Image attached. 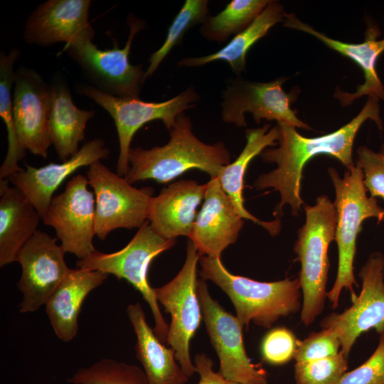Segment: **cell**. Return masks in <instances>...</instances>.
<instances>
[{"mask_svg":"<svg viewBox=\"0 0 384 384\" xmlns=\"http://www.w3.org/2000/svg\"><path fill=\"white\" fill-rule=\"evenodd\" d=\"M356 153V164L363 171L366 190L371 197L384 199V144L378 151L361 146Z\"/></svg>","mask_w":384,"mask_h":384,"instance_id":"e575fe53","label":"cell"},{"mask_svg":"<svg viewBox=\"0 0 384 384\" xmlns=\"http://www.w3.org/2000/svg\"><path fill=\"white\" fill-rule=\"evenodd\" d=\"M286 12L277 1L271 0L260 14L245 29L236 34L221 49L213 53L180 60L178 66L198 67L213 61L227 62L237 75L245 71V57L251 47L263 38L276 23L283 21Z\"/></svg>","mask_w":384,"mask_h":384,"instance_id":"4316f807","label":"cell"},{"mask_svg":"<svg viewBox=\"0 0 384 384\" xmlns=\"http://www.w3.org/2000/svg\"><path fill=\"white\" fill-rule=\"evenodd\" d=\"M50 85V136L59 159L65 161L79 150V143L85 139L87 122L95 112L81 110L74 104L63 79L57 78Z\"/></svg>","mask_w":384,"mask_h":384,"instance_id":"d4e9b609","label":"cell"},{"mask_svg":"<svg viewBox=\"0 0 384 384\" xmlns=\"http://www.w3.org/2000/svg\"><path fill=\"white\" fill-rule=\"evenodd\" d=\"M339 384H384V331L372 355L361 366L346 372Z\"/></svg>","mask_w":384,"mask_h":384,"instance_id":"d590c367","label":"cell"},{"mask_svg":"<svg viewBox=\"0 0 384 384\" xmlns=\"http://www.w3.org/2000/svg\"><path fill=\"white\" fill-rule=\"evenodd\" d=\"M246 139V144L240 155L223 169L218 178L238 213L243 219L257 223L274 235L279 230V220L265 222L249 213L244 206L243 188L245 174L250 163L267 146H273L277 144L279 130L277 125L270 128V125L267 124L262 127L247 129Z\"/></svg>","mask_w":384,"mask_h":384,"instance_id":"484cf974","label":"cell"},{"mask_svg":"<svg viewBox=\"0 0 384 384\" xmlns=\"http://www.w3.org/2000/svg\"><path fill=\"white\" fill-rule=\"evenodd\" d=\"M201 257L189 240L181 270L166 284L154 288L158 302L171 314L166 343L174 351L177 362L188 378L196 373L190 355V342L202 319L197 294V264Z\"/></svg>","mask_w":384,"mask_h":384,"instance_id":"9c48e42d","label":"cell"},{"mask_svg":"<svg viewBox=\"0 0 384 384\" xmlns=\"http://www.w3.org/2000/svg\"><path fill=\"white\" fill-rule=\"evenodd\" d=\"M95 199V235L102 240L115 229L139 228L146 220L151 187L137 188L100 161L86 172Z\"/></svg>","mask_w":384,"mask_h":384,"instance_id":"30bf717a","label":"cell"},{"mask_svg":"<svg viewBox=\"0 0 384 384\" xmlns=\"http://www.w3.org/2000/svg\"><path fill=\"white\" fill-rule=\"evenodd\" d=\"M127 314L137 337V358L149 384H186L189 378L177 362L174 351L166 347L149 326L141 304L128 305Z\"/></svg>","mask_w":384,"mask_h":384,"instance_id":"cb8c5ba5","label":"cell"},{"mask_svg":"<svg viewBox=\"0 0 384 384\" xmlns=\"http://www.w3.org/2000/svg\"><path fill=\"white\" fill-rule=\"evenodd\" d=\"M271 0H233L215 16H208L200 28L208 40L222 43L250 26Z\"/></svg>","mask_w":384,"mask_h":384,"instance_id":"f1b7e54d","label":"cell"},{"mask_svg":"<svg viewBox=\"0 0 384 384\" xmlns=\"http://www.w3.org/2000/svg\"><path fill=\"white\" fill-rule=\"evenodd\" d=\"M13 111L21 145L46 158L52 144L48 125L50 85L36 71L20 67L14 84Z\"/></svg>","mask_w":384,"mask_h":384,"instance_id":"2e32d148","label":"cell"},{"mask_svg":"<svg viewBox=\"0 0 384 384\" xmlns=\"http://www.w3.org/2000/svg\"><path fill=\"white\" fill-rule=\"evenodd\" d=\"M108 274L101 271L70 269L47 300L46 312L56 336L72 341L78 331V316L86 297L100 286Z\"/></svg>","mask_w":384,"mask_h":384,"instance_id":"7402d4cb","label":"cell"},{"mask_svg":"<svg viewBox=\"0 0 384 384\" xmlns=\"http://www.w3.org/2000/svg\"><path fill=\"white\" fill-rule=\"evenodd\" d=\"M299 340L286 327H276L263 337L260 351L262 359L270 365H284L294 359Z\"/></svg>","mask_w":384,"mask_h":384,"instance_id":"d6a6232c","label":"cell"},{"mask_svg":"<svg viewBox=\"0 0 384 384\" xmlns=\"http://www.w3.org/2000/svg\"><path fill=\"white\" fill-rule=\"evenodd\" d=\"M110 154L105 142L95 138L84 144L65 161L51 162L39 168L26 164L25 169L12 174L7 180L25 194L43 219L53 193L69 176L81 167L108 158Z\"/></svg>","mask_w":384,"mask_h":384,"instance_id":"ffe728a7","label":"cell"},{"mask_svg":"<svg viewBox=\"0 0 384 384\" xmlns=\"http://www.w3.org/2000/svg\"><path fill=\"white\" fill-rule=\"evenodd\" d=\"M243 225V218L222 188L218 177H211L206 183L203 204L189 237L201 257H220L236 242Z\"/></svg>","mask_w":384,"mask_h":384,"instance_id":"d6986e66","label":"cell"},{"mask_svg":"<svg viewBox=\"0 0 384 384\" xmlns=\"http://www.w3.org/2000/svg\"><path fill=\"white\" fill-rule=\"evenodd\" d=\"M75 91L90 98L105 110L112 117L119 139V154L117 163V174L127 175L130 144L135 133L145 124L153 120H161L169 130L183 112L195 105L199 96L194 88L189 87L174 97L160 102H144L139 99L115 97L98 90L88 84H80Z\"/></svg>","mask_w":384,"mask_h":384,"instance_id":"ba28073f","label":"cell"},{"mask_svg":"<svg viewBox=\"0 0 384 384\" xmlns=\"http://www.w3.org/2000/svg\"><path fill=\"white\" fill-rule=\"evenodd\" d=\"M287 79V77H279L263 82L239 77L232 80L223 96V120L238 127H246L245 114L250 112L257 124L264 119L311 130V127L299 119L291 107L294 95L285 92L282 88Z\"/></svg>","mask_w":384,"mask_h":384,"instance_id":"5bb4252c","label":"cell"},{"mask_svg":"<svg viewBox=\"0 0 384 384\" xmlns=\"http://www.w3.org/2000/svg\"><path fill=\"white\" fill-rule=\"evenodd\" d=\"M336 198L334 203L337 213L335 240L338 250L337 274L331 290L327 292L331 308L338 307L343 289L348 290L353 301L357 295L354 286L358 287L354 276L353 262L356 251V238L362 223L367 218L384 220V209L375 198L368 197L363 183V174L356 164L347 169L343 178L334 168H329Z\"/></svg>","mask_w":384,"mask_h":384,"instance_id":"277c9868","label":"cell"},{"mask_svg":"<svg viewBox=\"0 0 384 384\" xmlns=\"http://www.w3.org/2000/svg\"><path fill=\"white\" fill-rule=\"evenodd\" d=\"M348 369V358L338 354L318 360L296 363L295 384H339Z\"/></svg>","mask_w":384,"mask_h":384,"instance_id":"1f68e13d","label":"cell"},{"mask_svg":"<svg viewBox=\"0 0 384 384\" xmlns=\"http://www.w3.org/2000/svg\"><path fill=\"white\" fill-rule=\"evenodd\" d=\"M129 33L125 46L102 50L92 43L95 36H81L65 45L63 51L78 65L90 85L105 93L127 99H139L146 80L142 64L132 65L129 54L136 34L146 28L145 21L129 14Z\"/></svg>","mask_w":384,"mask_h":384,"instance_id":"8992f818","label":"cell"},{"mask_svg":"<svg viewBox=\"0 0 384 384\" xmlns=\"http://www.w3.org/2000/svg\"><path fill=\"white\" fill-rule=\"evenodd\" d=\"M170 139L166 144L150 149L131 148L129 168L125 179L133 184L154 180L168 183L191 169H198L218 177L230 163V154L221 142L208 144L193 134L190 118L184 113L169 129Z\"/></svg>","mask_w":384,"mask_h":384,"instance_id":"7a4b0ae2","label":"cell"},{"mask_svg":"<svg viewBox=\"0 0 384 384\" xmlns=\"http://www.w3.org/2000/svg\"><path fill=\"white\" fill-rule=\"evenodd\" d=\"M7 179L0 180V267L17 260L18 253L38 230L42 219L35 206Z\"/></svg>","mask_w":384,"mask_h":384,"instance_id":"603a6c76","label":"cell"},{"mask_svg":"<svg viewBox=\"0 0 384 384\" xmlns=\"http://www.w3.org/2000/svg\"><path fill=\"white\" fill-rule=\"evenodd\" d=\"M362 281L359 295L341 313L333 312L321 322V329L334 331L341 341V351L347 357L357 338L371 329L384 331V255L371 254L358 274Z\"/></svg>","mask_w":384,"mask_h":384,"instance_id":"7c38bea8","label":"cell"},{"mask_svg":"<svg viewBox=\"0 0 384 384\" xmlns=\"http://www.w3.org/2000/svg\"><path fill=\"white\" fill-rule=\"evenodd\" d=\"M90 5V0H48L40 4L25 23L24 41L50 47L60 42L69 44L81 36H95L89 21Z\"/></svg>","mask_w":384,"mask_h":384,"instance_id":"ac0fdd59","label":"cell"},{"mask_svg":"<svg viewBox=\"0 0 384 384\" xmlns=\"http://www.w3.org/2000/svg\"><path fill=\"white\" fill-rule=\"evenodd\" d=\"M176 239L166 240L156 234L146 220L128 244L111 253L97 250L76 262L78 268L101 271L130 283L148 303L154 319V331L159 340L166 343L169 325L165 321L154 288L148 281V270L153 260L171 248Z\"/></svg>","mask_w":384,"mask_h":384,"instance_id":"52a82bcc","label":"cell"},{"mask_svg":"<svg viewBox=\"0 0 384 384\" xmlns=\"http://www.w3.org/2000/svg\"><path fill=\"white\" fill-rule=\"evenodd\" d=\"M67 382L70 384H149L143 368L107 358L78 369Z\"/></svg>","mask_w":384,"mask_h":384,"instance_id":"4dcf8cb0","label":"cell"},{"mask_svg":"<svg viewBox=\"0 0 384 384\" xmlns=\"http://www.w3.org/2000/svg\"><path fill=\"white\" fill-rule=\"evenodd\" d=\"M379 100L375 96H368L362 110L348 123L336 131L316 137H303L296 127L277 123L279 130L278 147L266 149L260 154L265 161L274 163L277 166L274 170L260 175L254 186L258 190L272 188L278 191L281 201L277 210L288 204L292 213L297 215L304 203L300 191L302 171L306 163L319 154H326L337 159L347 169L354 166L353 146L362 124L367 119H371L380 130L383 129Z\"/></svg>","mask_w":384,"mask_h":384,"instance_id":"6da1fadb","label":"cell"},{"mask_svg":"<svg viewBox=\"0 0 384 384\" xmlns=\"http://www.w3.org/2000/svg\"><path fill=\"white\" fill-rule=\"evenodd\" d=\"M196 373L199 375L198 384H241L225 378L218 371L213 370L212 359L205 353H198L194 358Z\"/></svg>","mask_w":384,"mask_h":384,"instance_id":"8d00e7d4","label":"cell"},{"mask_svg":"<svg viewBox=\"0 0 384 384\" xmlns=\"http://www.w3.org/2000/svg\"><path fill=\"white\" fill-rule=\"evenodd\" d=\"M20 55V50L16 48L8 53L1 51L0 53V117L6 125L8 139L7 153L0 168V180L7 179L23 169L18 162L25 157L26 150L18 139L11 95L16 78L14 65Z\"/></svg>","mask_w":384,"mask_h":384,"instance_id":"83f0119b","label":"cell"},{"mask_svg":"<svg viewBox=\"0 0 384 384\" xmlns=\"http://www.w3.org/2000/svg\"><path fill=\"white\" fill-rule=\"evenodd\" d=\"M283 21L284 27L315 37L329 48L354 61L361 68L364 81L357 87L356 92H344L338 88L336 90L334 96L342 106H348L364 95L375 96L384 101V86L376 70L378 58L384 51V38L378 39L381 33L377 26L368 25L364 41L354 43L330 38L300 20L293 13H286Z\"/></svg>","mask_w":384,"mask_h":384,"instance_id":"e0dca14e","label":"cell"},{"mask_svg":"<svg viewBox=\"0 0 384 384\" xmlns=\"http://www.w3.org/2000/svg\"><path fill=\"white\" fill-rule=\"evenodd\" d=\"M199 274L210 280L230 298L236 317L246 329L250 323L270 329L282 317L301 311V286L299 278L275 282H260L235 275L223 265L220 257L202 256Z\"/></svg>","mask_w":384,"mask_h":384,"instance_id":"3957f363","label":"cell"},{"mask_svg":"<svg viewBox=\"0 0 384 384\" xmlns=\"http://www.w3.org/2000/svg\"><path fill=\"white\" fill-rule=\"evenodd\" d=\"M306 221L298 230L294 251L300 262L299 283L302 293L300 320L312 324L324 309L329 270V247L335 240L337 213L326 196L316 198L315 205L304 206Z\"/></svg>","mask_w":384,"mask_h":384,"instance_id":"5b68a950","label":"cell"},{"mask_svg":"<svg viewBox=\"0 0 384 384\" xmlns=\"http://www.w3.org/2000/svg\"><path fill=\"white\" fill-rule=\"evenodd\" d=\"M88 186L87 176H73L64 191L53 197L42 219L45 225L54 228L64 250L78 260L96 250L93 245L95 199Z\"/></svg>","mask_w":384,"mask_h":384,"instance_id":"4fadbf2b","label":"cell"},{"mask_svg":"<svg viewBox=\"0 0 384 384\" xmlns=\"http://www.w3.org/2000/svg\"><path fill=\"white\" fill-rule=\"evenodd\" d=\"M208 1L186 0L170 25L162 46L153 53L148 61L145 78L151 76L174 47L180 44L191 27L203 23L208 16Z\"/></svg>","mask_w":384,"mask_h":384,"instance_id":"f546056e","label":"cell"},{"mask_svg":"<svg viewBox=\"0 0 384 384\" xmlns=\"http://www.w3.org/2000/svg\"><path fill=\"white\" fill-rule=\"evenodd\" d=\"M197 294L202 319L210 343L219 359L218 370L225 378L241 384H267V373L248 357L243 340V326L210 294L205 280L198 279Z\"/></svg>","mask_w":384,"mask_h":384,"instance_id":"8fae6325","label":"cell"},{"mask_svg":"<svg viewBox=\"0 0 384 384\" xmlns=\"http://www.w3.org/2000/svg\"><path fill=\"white\" fill-rule=\"evenodd\" d=\"M53 238L38 230L17 257L22 269L17 287L23 294L21 313L34 312L48 298L70 271L65 261V251Z\"/></svg>","mask_w":384,"mask_h":384,"instance_id":"9a60e30c","label":"cell"},{"mask_svg":"<svg viewBox=\"0 0 384 384\" xmlns=\"http://www.w3.org/2000/svg\"><path fill=\"white\" fill-rule=\"evenodd\" d=\"M341 347L339 338L334 331L321 329L299 341L294 359L299 363L334 356L341 351Z\"/></svg>","mask_w":384,"mask_h":384,"instance_id":"836d02e7","label":"cell"},{"mask_svg":"<svg viewBox=\"0 0 384 384\" xmlns=\"http://www.w3.org/2000/svg\"><path fill=\"white\" fill-rule=\"evenodd\" d=\"M206 190V183L193 180L178 181L161 189L149 203L147 220L151 228L166 240L189 238Z\"/></svg>","mask_w":384,"mask_h":384,"instance_id":"44dd1931","label":"cell"}]
</instances>
